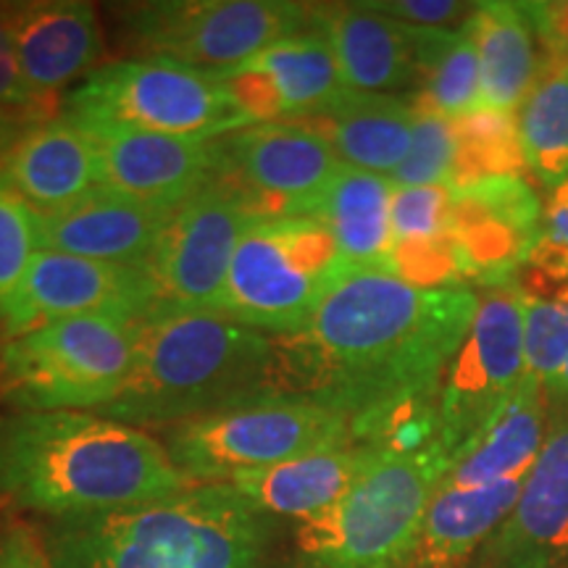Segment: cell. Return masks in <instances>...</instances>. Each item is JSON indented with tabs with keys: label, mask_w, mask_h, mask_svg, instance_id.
Listing matches in <instances>:
<instances>
[{
	"label": "cell",
	"mask_w": 568,
	"mask_h": 568,
	"mask_svg": "<svg viewBox=\"0 0 568 568\" xmlns=\"http://www.w3.org/2000/svg\"><path fill=\"white\" fill-rule=\"evenodd\" d=\"M479 295L416 287L382 268H347L301 332L276 339L280 395L339 410L355 432L403 403L439 397Z\"/></svg>",
	"instance_id": "1"
},
{
	"label": "cell",
	"mask_w": 568,
	"mask_h": 568,
	"mask_svg": "<svg viewBox=\"0 0 568 568\" xmlns=\"http://www.w3.org/2000/svg\"><path fill=\"white\" fill-rule=\"evenodd\" d=\"M193 485L161 439L101 414H17L0 432V495L53 521L145 506Z\"/></svg>",
	"instance_id": "2"
},
{
	"label": "cell",
	"mask_w": 568,
	"mask_h": 568,
	"mask_svg": "<svg viewBox=\"0 0 568 568\" xmlns=\"http://www.w3.org/2000/svg\"><path fill=\"white\" fill-rule=\"evenodd\" d=\"M276 339L222 314L159 303L140 318L124 387L98 414L138 429L280 395Z\"/></svg>",
	"instance_id": "3"
},
{
	"label": "cell",
	"mask_w": 568,
	"mask_h": 568,
	"mask_svg": "<svg viewBox=\"0 0 568 568\" xmlns=\"http://www.w3.org/2000/svg\"><path fill=\"white\" fill-rule=\"evenodd\" d=\"M55 568H274V521L230 481L42 531Z\"/></svg>",
	"instance_id": "4"
},
{
	"label": "cell",
	"mask_w": 568,
	"mask_h": 568,
	"mask_svg": "<svg viewBox=\"0 0 568 568\" xmlns=\"http://www.w3.org/2000/svg\"><path fill=\"white\" fill-rule=\"evenodd\" d=\"M456 453L437 439L414 453L376 450L343 500L297 527L295 568H403Z\"/></svg>",
	"instance_id": "5"
},
{
	"label": "cell",
	"mask_w": 568,
	"mask_h": 568,
	"mask_svg": "<svg viewBox=\"0 0 568 568\" xmlns=\"http://www.w3.org/2000/svg\"><path fill=\"white\" fill-rule=\"evenodd\" d=\"M140 318L74 316L0 347V400L19 414L101 410L124 387Z\"/></svg>",
	"instance_id": "6"
},
{
	"label": "cell",
	"mask_w": 568,
	"mask_h": 568,
	"mask_svg": "<svg viewBox=\"0 0 568 568\" xmlns=\"http://www.w3.org/2000/svg\"><path fill=\"white\" fill-rule=\"evenodd\" d=\"M63 116L205 142L258 124L205 69L148 55L101 63L69 92Z\"/></svg>",
	"instance_id": "7"
},
{
	"label": "cell",
	"mask_w": 568,
	"mask_h": 568,
	"mask_svg": "<svg viewBox=\"0 0 568 568\" xmlns=\"http://www.w3.org/2000/svg\"><path fill=\"white\" fill-rule=\"evenodd\" d=\"M343 272L335 237L316 216H258L232 258L222 314L268 337H290Z\"/></svg>",
	"instance_id": "8"
},
{
	"label": "cell",
	"mask_w": 568,
	"mask_h": 568,
	"mask_svg": "<svg viewBox=\"0 0 568 568\" xmlns=\"http://www.w3.org/2000/svg\"><path fill=\"white\" fill-rule=\"evenodd\" d=\"M347 443H355L351 418L301 395L240 403L169 426L163 437L169 458L195 485L232 481L237 474Z\"/></svg>",
	"instance_id": "9"
},
{
	"label": "cell",
	"mask_w": 568,
	"mask_h": 568,
	"mask_svg": "<svg viewBox=\"0 0 568 568\" xmlns=\"http://www.w3.org/2000/svg\"><path fill=\"white\" fill-rule=\"evenodd\" d=\"M124 40L148 59L216 71L308 30V6L287 0H148L113 6Z\"/></svg>",
	"instance_id": "10"
},
{
	"label": "cell",
	"mask_w": 568,
	"mask_h": 568,
	"mask_svg": "<svg viewBox=\"0 0 568 568\" xmlns=\"http://www.w3.org/2000/svg\"><path fill=\"white\" fill-rule=\"evenodd\" d=\"M255 219L258 211L247 195L222 174L184 201L163 230L148 266L159 284L161 303L222 314L232 258Z\"/></svg>",
	"instance_id": "11"
},
{
	"label": "cell",
	"mask_w": 568,
	"mask_h": 568,
	"mask_svg": "<svg viewBox=\"0 0 568 568\" xmlns=\"http://www.w3.org/2000/svg\"><path fill=\"white\" fill-rule=\"evenodd\" d=\"M527 376L524 305L516 284H497L479 297L471 329L447 366L439 389V426L453 453L477 435Z\"/></svg>",
	"instance_id": "12"
},
{
	"label": "cell",
	"mask_w": 568,
	"mask_h": 568,
	"mask_svg": "<svg viewBox=\"0 0 568 568\" xmlns=\"http://www.w3.org/2000/svg\"><path fill=\"white\" fill-rule=\"evenodd\" d=\"M219 174L237 184L258 216H314L343 161L303 122H261L216 142Z\"/></svg>",
	"instance_id": "13"
},
{
	"label": "cell",
	"mask_w": 568,
	"mask_h": 568,
	"mask_svg": "<svg viewBox=\"0 0 568 568\" xmlns=\"http://www.w3.org/2000/svg\"><path fill=\"white\" fill-rule=\"evenodd\" d=\"M159 303V284L145 268L103 264L42 247L6 308L0 332L11 339L74 316L142 318Z\"/></svg>",
	"instance_id": "14"
},
{
	"label": "cell",
	"mask_w": 568,
	"mask_h": 568,
	"mask_svg": "<svg viewBox=\"0 0 568 568\" xmlns=\"http://www.w3.org/2000/svg\"><path fill=\"white\" fill-rule=\"evenodd\" d=\"M209 74L224 82L258 124L318 116L347 92L332 45L314 27Z\"/></svg>",
	"instance_id": "15"
},
{
	"label": "cell",
	"mask_w": 568,
	"mask_h": 568,
	"mask_svg": "<svg viewBox=\"0 0 568 568\" xmlns=\"http://www.w3.org/2000/svg\"><path fill=\"white\" fill-rule=\"evenodd\" d=\"M101 155L105 187L176 211L219 174L216 142L113 124H80Z\"/></svg>",
	"instance_id": "16"
},
{
	"label": "cell",
	"mask_w": 568,
	"mask_h": 568,
	"mask_svg": "<svg viewBox=\"0 0 568 568\" xmlns=\"http://www.w3.org/2000/svg\"><path fill=\"white\" fill-rule=\"evenodd\" d=\"M0 9L24 80L48 109L55 111L59 92L101 67L103 32L84 0H24L0 3Z\"/></svg>",
	"instance_id": "17"
},
{
	"label": "cell",
	"mask_w": 568,
	"mask_h": 568,
	"mask_svg": "<svg viewBox=\"0 0 568 568\" xmlns=\"http://www.w3.org/2000/svg\"><path fill=\"white\" fill-rule=\"evenodd\" d=\"M568 556V408L552 422L514 514L487 539L481 568H556Z\"/></svg>",
	"instance_id": "18"
},
{
	"label": "cell",
	"mask_w": 568,
	"mask_h": 568,
	"mask_svg": "<svg viewBox=\"0 0 568 568\" xmlns=\"http://www.w3.org/2000/svg\"><path fill=\"white\" fill-rule=\"evenodd\" d=\"M172 216L174 211L101 184L67 209L40 213V243L45 251L148 272Z\"/></svg>",
	"instance_id": "19"
},
{
	"label": "cell",
	"mask_w": 568,
	"mask_h": 568,
	"mask_svg": "<svg viewBox=\"0 0 568 568\" xmlns=\"http://www.w3.org/2000/svg\"><path fill=\"white\" fill-rule=\"evenodd\" d=\"M308 24L335 53L351 92L395 95L418 90V63L408 24L376 13L366 3L308 6Z\"/></svg>",
	"instance_id": "20"
},
{
	"label": "cell",
	"mask_w": 568,
	"mask_h": 568,
	"mask_svg": "<svg viewBox=\"0 0 568 568\" xmlns=\"http://www.w3.org/2000/svg\"><path fill=\"white\" fill-rule=\"evenodd\" d=\"M0 182L38 213H53L101 187V155L95 142L61 113L21 130L0 163Z\"/></svg>",
	"instance_id": "21"
},
{
	"label": "cell",
	"mask_w": 568,
	"mask_h": 568,
	"mask_svg": "<svg viewBox=\"0 0 568 568\" xmlns=\"http://www.w3.org/2000/svg\"><path fill=\"white\" fill-rule=\"evenodd\" d=\"M379 447L347 443L284 464L237 474L230 485L261 514L297 524L322 516L343 500Z\"/></svg>",
	"instance_id": "22"
},
{
	"label": "cell",
	"mask_w": 568,
	"mask_h": 568,
	"mask_svg": "<svg viewBox=\"0 0 568 568\" xmlns=\"http://www.w3.org/2000/svg\"><path fill=\"white\" fill-rule=\"evenodd\" d=\"M545 395L535 376H524L506 403L456 450L443 487H485L527 477L545 445Z\"/></svg>",
	"instance_id": "23"
},
{
	"label": "cell",
	"mask_w": 568,
	"mask_h": 568,
	"mask_svg": "<svg viewBox=\"0 0 568 568\" xmlns=\"http://www.w3.org/2000/svg\"><path fill=\"white\" fill-rule=\"evenodd\" d=\"M303 124L322 134L347 166L393 176L410 151L416 111L403 98L347 90L335 105Z\"/></svg>",
	"instance_id": "24"
},
{
	"label": "cell",
	"mask_w": 568,
	"mask_h": 568,
	"mask_svg": "<svg viewBox=\"0 0 568 568\" xmlns=\"http://www.w3.org/2000/svg\"><path fill=\"white\" fill-rule=\"evenodd\" d=\"M466 27L479 53L481 109L516 116L542 71L527 3H477Z\"/></svg>",
	"instance_id": "25"
},
{
	"label": "cell",
	"mask_w": 568,
	"mask_h": 568,
	"mask_svg": "<svg viewBox=\"0 0 568 568\" xmlns=\"http://www.w3.org/2000/svg\"><path fill=\"white\" fill-rule=\"evenodd\" d=\"M524 479L514 477L485 487H439L426 510L408 568H450L471 556L514 514Z\"/></svg>",
	"instance_id": "26"
},
{
	"label": "cell",
	"mask_w": 568,
	"mask_h": 568,
	"mask_svg": "<svg viewBox=\"0 0 568 568\" xmlns=\"http://www.w3.org/2000/svg\"><path fill=\"white\" fill-rule=\"evenodd\" d=\"M395 184L389 176L343 166L318 203L314 216L326 224L347 268H382L389 272L393 255V205Z\"/></svg>",
	"instance_id": "27"
},
{
	"label": "cell",
	"mask_w": 568,
	"mask_h": 568,
	"mask_svg": "<svg viewBox=\"0 0 568 568\" xmlns=\"http://www.w3.org/2000/svg\"><path fill=\"white\" fill-rule=\"evenodd\" d=\"M418 63V90L414 109L437 113V116H468L481 105L479 53L474 34L466 24L458 30H426L410 27Z\"/></svg>",
	"instance_id": "28"
},
{
	"label": "cell",
	"mask_w": 568,
	"mask_h": 568,
	"mask_svg": "<svg viewBox=\"0 0 568 568\" xmlns=\"http://www.w3.org/2000/svg\"><path fill=\"white\" fill-rule=\"evenodd\" d=\"M516 126L527 169L558 187L568 176V61L545 63Z\"/></svg>",
	"instance_id": "29"
},
{
	"label": "cell",
	"mask_w": 568,
	"mask_h": 568,
	"mask_svg": "<svg viewBox=\"0 0 568 568\" xmlns=\"http://www.w3.org/2000/svg\"><path fill=\"white\" fill-rule=\"evenodd\" d=\"M456 124V166L450 190L468 187L493 176H521L527 169L516 116L489 109L471 111Z\"/></svg>",
	"instance_id": "30"
},
{
	"label": "cell",
	"mask_w": 568,
	"mask_h": 568,
	"mask_svg": "<svg viewBox=\"0 0 568 568\" xmlns=\"http://www.w3.org/2000/svg\"><path fill=\"white\" fill-rule=\"evenodd\" d=\"M38 251L40 213L0 182V322Z\"/></svg>",
	"instance_id": "31"
},
{
	"label": "cell",
	"mask_w": 568,
	"mask_h": 568,
	"mask_svg": "<svg viewBox=\"0 0 568 568\" xmlns=\"http://www.w3.org/2000/svg\"><path fill=\"white\" fill-rule=\"evenodd\" d=\"M414 111L416 124L410 151L389 182L395 187H439L450 182L456 166V124L437 113Z\"/></svg>",
	"instance_id": "32"
},
{
	"label": "cell",
	"mask_w": 568,
	"mask_h": 568,
	"mask_svg": "<svg viewBox=\"0 0 568 568\" xmlns=\"http://www.w3.org/2000/svg\"><path fill=\"white\" fill-rule=\"evenodd\" d=\"M524 364L548 389L568 364V301H539L521 295Z\"/></svg>",
	"instance_id": "33"
},
{
	"label": "cell",
	"mask_w": 568,
	"mask_h": 568,
	"mask_svg": "<svg viewBox=\"0 0 568 568\" xmlns=\"http://www.w3.org/2000/svg\"><path fill=\"white\" fill-rule=\"evenodd\" d=\"M450 222V190L439 187H395L389 205L393 245H416L443 237Z\"/></svg>",
	"instance_id": "34"
},
{
	"label": "cell",
	"mask_w": 568,
	"mask_h": 568,
	"mask_svg": "<svg viewBox=\"0 0 568 568\" xmlns=\"http://www.w3.org/2000/svg\"><path fill=\"white\" fill-rule=\"evenodd\" d=\"M0 111L9 113V116L24 126L55 116V111L48 109L24 80V71H21L19 53L17 45H13L9 24H6L3 9H0Z\"/></svg>",
	"instance_id": "35"
},
{
	"label": "cell",
	"mask_w": 568,
	"mask_h": 568,
	"mask_svg": "<svg viewBox=\"0 0 568 568\" xmlns=\"http://www.w3.org/2000/svg\"><path fill=\"white\" fill-rule=\"evenodd\" d=\"M366 6L400 24L426 27V30H453V21L466 24L477 9V3H458V0H366Z\"/></svg>",
	"instance_id": "36"
},
{
	"label": "cell",
	"mask_w": 568,
	"mask_h": 568,
	"mask_svg": "<svg viewBox=\"0 0 568 568\" xmlns=\"http://www.w3.org/2000/svg\"><path fill=\"white\" fill-rule=\"evenodd\" d=\"M0 568H55L45 537L19 518H0Z\"/></svg>",
	"instance_id": "37"
},
{
	"label": "cell",
	"mask_w": 568,
	"mask_h": 568,
	"mask_svg": "<svg viewBox=\"0 0 568 568\" xmlns=\"http://www.w3.org/2000/svg\"><path fill=\"white\" fill-rule=\"evenodd\" d=\"M21 130H24V124L17 122V119L9 116V113L0 111V163H3L6 155H9L13 142H17V138L21 134Z\"/></svg>",
	"instance_id": "38"
},
{
	"label": "cell",
	"mask_w": 568,
	"mask_h": 568,
	"mask_svg": "<svg viewBox=\"0 0 568 568\" xmlns=\"http://www.w3.org/2000/svg\"><path fill=\"white\" fill-rule=\"evenodd\" d=\"M548 393L558 395V397H566V400H568V364H566L564 372H560L558 379L548 387Z\"/></svg>",
	"instance_id": "39"
},
{
	"label": "cell",
	"mask_w": 568,
	"mask_h": 568,
	"mask_svg": "<svg viewBox=\"0 0 568 568\" xmlns=\"http://www.w3.org/2000/svg\"><path fill=\"white\" fill-rule=\"evenodd\" d=\"M3 424H6V422H3V418H0V432H3Z\"/></svg>",
	"instance_id": "40"
}]
</instances>
